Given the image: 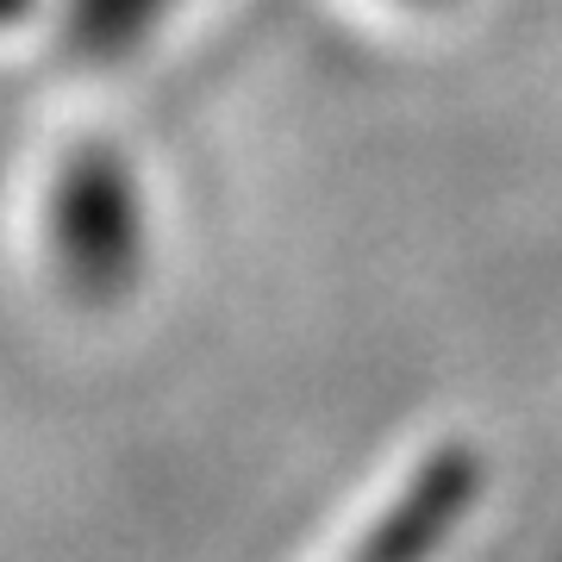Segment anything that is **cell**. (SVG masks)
<instances>
[{
	"mask_svg": "<svg viewBox=\"0 0 562 562\" xmlns=\"http://www.w3.org/2000/svg\"><path fill=\"white\" fill-rule=\"evenodd\" d=\"M50 262L88 306H113L144 269V194L120 150L88 144L63 162L50 194Z\"/></svg>",
	"mask_w": 562,
	"mask_h": 562,
	"instance_id": "cell-1",
	"label": "cell"
},
{
	"mask_svg": "<svg viewBox=\"0 0 562 562\" xmlns=\"http://www.w3.org/2000/svg\"><path fill=\"white\" fill-rule=\"evenodd\" d=\"M487 487V469L469 443H438L431 457L406 475L382 519L357 538L344 562H431L443 543L457 538V525L475 513Z\"/></svg>",
	"mask_w": 562,
	"mask_h": 562,
	"instance_id": "cell-2",
	"label": "cell"
},
{
	"mask_svg": "<svg viewBox=\"0 0 562 562\" xmlns=\"http://www.w3.org/2000/svg\"><path fill=\"white\" fill-rule=\"evenodd\" d=\"M176 0H69L63 7V38L69 50L88 63H113L125 50H138L157 20L169 13Z\"/></svg>",
	"mask_w": 562,
	"mask_h": 562,
	"instance_id": "cell-3",
	"label": "cell"
},
{
	"mask_svg": "<svg viewBox=\"0 0 562 562\" xmlns=\"http://www.w3.org/2000/svg\"><path fill=\"white\" fill-rule=\"evenodd\" d=\"M413 7H443V0H413Z\"/></svg>",
	"mask_w": 562,
	"mask_h": 562,
	"instance_id": "cell-4",
	"label": "cell"
}]
</instances>
